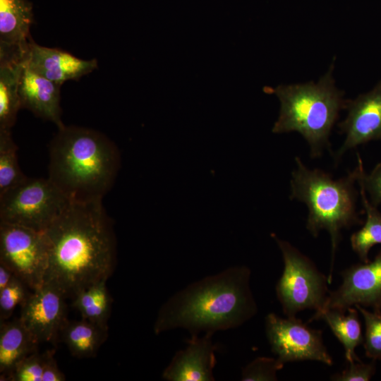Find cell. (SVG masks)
<instances>
[{"label": "cell", "instance_id": "obj_1", "mask_svg": "<svg viewBox=\"0 0 381 381\" xmlns=\"http://www.w3.org/2000/svg\"><path fill=\"white\" fill-rule=\"evenodd\" d=\"M43 233L48 249L44 284L66 297L111 274L116 242L102 201L70 202Z\"/></svg>", "mask_w": 381, "mask_h": 381}, {"label": "cell", "instance_id": "obj_2", "mask_svg": "<svg viewBox=\"0 0 381 381\" xmlns=\"http://www.w3.org/2000/svg\"><path fill=\"white\" fill-rule=\"evenodd\" d=\"M250 278L248 267L234 266L188 285L162 306L155 333L183 328L198 335L241 326L258 311Z\"/></svg>", "mask_w": 381, "mask_h": 381}, {"label": "cell", "instance_id": "obj_3", "mask_svg": "<svg viewBox=\"0 0 381 381\" xmlns=\"http://www.w3.org/2000/svg\"><path fill=\"white\" fill-rule=\"evenodd\" d=\"M120 166L116 145L93 129L64 125L49 143L48 178L70 202L102 201Z\"/></svg>", "mask_w": 381, "mask_h": 381}, {"label": "cell", "instance_id": "obj_4", "mask_svg": "<svg viewBox=\"0 0 381 381\" xmlns=\"http://www.w3.org/2000/svg\"><path fill=\"white\" fill-rule=\"evenodd\" d=\"M334 64L318 82L280 85L269 88L280 102L272 132H297L306 140L312 157H320L329 147L331 131L347 99L333 77Z\"/></svg>", "mask_w": 381, "mask_h": 381}, {"label": "cell", "instance_id": "obj_5", "mask_svg": "<svg viewBox=\"0 0 381 381\" xmlns=\"http://www.w3.org/2000/svg\"><path fill=\"white\" fill-rule=\"evenodd\" d=\"M296 168L291 174V198L305 203L308 213L306 228L317 237L326 230L331 239L332 265L328 277L332 280L335 253L343 229L361 223L357 212L358 193L356 168L346 176L334 179L331 174L318 169H310L295 158Z\"/></svg>", "mask_w": 381, "mask_h": 381}, {"label": "cell", "instance_id": "obj_6", "mask_svg": "<svg viewBox=\"0 0 381 381\" xmlns=\"http://www.w3.org/2000/svg\"><path fill=\"white\" fill-rule=\"evenodd\" d=\"M70 201L47 177H26L0 195V222L44 232Z\"/></svg>", "mask_w": 381, "mask_h": 381}, {"label": "cell", "instance_id": "obj_7", "mask_svg": "<svg viewBox=\"0 0 381 381\" xmlns=\"http://www.w3.org/2000/svg\"><path fill=\"white\" fill-rule=\"evenodd\" d=\"M272 237L281 250L283 273L276 285L277 297L287 317L305 309L322 308L328 296L327 278L307 256L288 241Z\"/></svg>", "mask_w": 381, "mask_h": 381}, {"label": "cell", "instance_id": "obj_8", "mask_svg": "<svg viewBox=\"0 0 381 381\" xmlns=\"http://www.w3.org/2000/svg\"><path fill=\"white\" fill-rule=\"evenodd\" d=\"M0 262L35 291L44 282L48 249L43 232L0 222Z\"/></svg>", "mask_w": 381, "mask_h": 381}, {"label": "cell", "instance_id": "obj_9", "mask_svg": "<svg viewBox=\"0 0 381 381\" xmlns=\"http://www.w3.org/2000/svg\"><path fill=\"white\" fill-rule=\"evenodd\" d=\"M265 324L271 350L282 364L301 361L333 364L321 331L310 328L296 317L283 318L274 313L265 317Z\"/></svg>", "mask_w": 381, "mask_h": 381}, {"label": "cell", "instance_id": "obj_10", "mask_svg": "<svg viewBox=\"0 0 381 381\" xmlns=\"http://www.w3.org/2000/svg\"><path fill=\"white\" fill-rule=\"evenodd\" d=\"M341 275L342 284L328 294L320 310L345 311L356 305L381 310V250L373 261L353 265L342 271Z\"/></svg>", "mask_w": 381, "mask_h": 381}, {"label": "cell", "instance_id": "obj_11", "mask_svg": "<svg viewBox=\"0 0 381 381\" xmlns=\"http://www.w3.org/2000/svg\"><path fill=\"white\" fill-rule=\"evenodd\" d=\"M347 114L339 127L345 135L337 151V161L347 151L373 140H381V80L369 92L347 99Z\"/></svg>", "mask_w": 381, "mask_h": 381}, {"label": "cell", "instance_id": "obj_12", "mask_svg": "<svg viewBox=\"0 0 381 381\" xmlns=\"http://www.w3.org/2000/svg\"><path fill=\"white\" fill-rule=\"evenodd\" d=\"M66 298L56 287L44 283L21 305L19 319L38 344L53 341L61 330Z\"/></svg>", "mask_w": 381, "mask_h": 381}, {"label": "cell", "instance_id": "obj_13", "mask_svg": "<svg viewBox=\"0 0 381 381\" xmlns=\"http://www.w3.org/2000/svg\"><path fill=\"white\" fill-rule=\"evenodd\" d=\"M212 335L210 332L202 337L191 335L186 347L175 353L162 377L167 381H214L217 346Z\"/></svg>", "mask_w": 381, "mask_h": 381}, {"label": "cell", "instance_id": "obj_14", "mask_svg": "<svg viewBox=\"0 0 381 381\" xmlns=\"http://www.w3.org/2000/svg\"><path fill=\"white\" fill-rule=\"evenodd\" d=\"M25 60L32 70L61 85L69 80H77L97 68L95 59H81L59 49L40 46L33 40Z\"/></svg>", "mask_w": 381, "mask_h": 381}, {"label": "cell", "instance_id": "obj_15", "mask_svg": "<svg viewBox=\"0 0 381 381\" xmlns=\"http://www.w3.org/2000/svg\"><path fill=\"white\" fill-rule=\"evenodd\" d=\"M61 86L32 70L25 60L18 89L21 108L51 121L58 128L62 127L64 124L60 106Z\"/></svg>", "mask_w": 381, "mask_h": 381}, {"label": "cell", "instance_id": "obj_16", "mask_svg": "<svg viewBox=\"0 0 381 381\" xmlns=\"http://www.w3.org/2000/svg\"><path fill=\"white\" fill-rule=\"evenodd\" d=\"M27 52L0 49V130H11L21 109L18 89Z\"/></svg>", "mask_w": 381, "mask_h": 381}, {"label": "cell", "instance_id": "obj_17", "mask_svg": "<svg viewBox=\"0 0 381 381\" xmlns=\"http://www.w3.org/2000/svg\"><path fill=\"white\" fill-rule=\"evenodd\" d=\"M33 22L32 4L28 0H0V48L28 51Z\"/></svg>", "mask_w": 381, "mask_h": 381}, {"label": "cell", "instance_id": "obj_18", "mask_svg": "<svg viewBox=\"0 0 381 381\" xmlns=\"http://www.w3.org/2000/svg\"><path fill=\"white\" fill-rule=\"evenodd\" d=\"M38 344L19 318L11 322L1 321V380H7L16 365L24 358L36 351Z\"/></svg>", "mask_w": 381, "mask_h": 381}, {"label": "cell", "instance_id": "obj_19", "mask_svg": "<svg viewBox=\"0 0 381 381\" xmlns=\"http://www.w3.org/2000/svg\"><path fill=\"white\" fill-rule=\"evenodd\" d=\"M346 310V314H345L346 310L336 309L316 311L310 321L322 319L327 323L343 345L345 357L349 363L358 359L355 349L363 343L364 337L357 308L350 307Z\"/></svg>", "mask_w": 381, "mask_h": 381}, {"label": "cell", "instance_id": "obj_20", "mask_svg": "<svg viewBox=\"0 0 381 381\" xmlns=\"http://www.w3.org/2000/svg\"><path fill=\"white\" fill-rule=\"evenodd\" d=\"M61 332L64 341L69 351L78 358L94 356L107 335V329L84 319L65 322Z\"/></svg>", "mask_w": 381, "mask_h": 381}, {"label": "cell", "instance_id": "obj_21", "mask_svg": "<svg viewBox=\"0 0 381 381\" xmlns=\"http://www.w3.org/2000/svg\"><path fill=\"white\" fill-rule=\"evenodd\" d=\"M107 281L95 283L79 291L73 296V306L83 319L107 329L111 298L106 286Z\"/></svg>", "mask_w": 381, "mask_h": 381}, {"label": "cell", "instance_id": "obj_22", "mask_svg": "<svg viewBox=\"0 0 381 381\" xmlns=\"http://www.w3.org/2000/svg\"><path fill=\"white\" fill-rule=\"evenodd\" d=\"M360 194L366 214V219L363 226L351 236V246L361 262L369 261L368 254L370 248L381 244V212L369 200L362 183L357 181Z\"/></svg>", "mask_w": 381, "mask_h": 381}, {"label": "cell", "instance_id": "obj_23", "mask_svg": "<svg viewBox=\"0 0 381 381\" xmlns=\"http://www.w3.org/2000/svg\"><path fill=\"white\" fill-rule=\"evenodd\" d=\"M17 151L11 130H0V195L27 177L20 168Z\"/></svg>", "mask_w": 381, "mask_h": 381}, {"label": "cell", "instance_id": "obj_24", "mask_svg": "<svg viewBox=\"0 0 381 381\" xmlns=\"http://www.w3.org/2000/svg\"><path fill=\"white\" fill-rule=\"evenodd\" d=\"M355 307L361 313L365 322V332L363 339L367 357L374 361L381 360V310H367L363 306Z\"/></svg>", "mask_w": 381, "mask_h": 381}, {"label": "cell", "instance_id": "obj_25", "mask_svg": "<svg viewBox=\"0 0 381 381\" xmlns=\"http://www.w3.org/2000/svg\"><path fill=\"white\" fill-rule=\"evenodd\" d=\"M27 288V285L15 276L6 287L0 290L1 321L8 319L16 307L24 303L28 296Z\"/></svg>", "mask_w": 381, "mask_h": 381}, {"label": "cell", "instance_id": "obj_26", "mask_svg": "<svg viewBox=\"0 0 381 381\" xmlns=\"http://www.w3.org/2000/svg\"><path fill=\"white\" fill-rule=\"evenodd\" d=\"M277 358L258 357L242 369L243 381H274L277 380V373L283 368Z\"/></svg>", "mask_w": 381, "mask_h": 381}, {"label": "cell", "instance_id": "obj_27", "mask_svg": "<svg viewBox=\"0 0 381 381\" xmlns=\"http://www.w3.org/2000/svg\"><path fill=\"white\" fill-rule=\"evenodd\" d=\"M45 355L35 351L14 368L7 380L10 381H42Z\"/></svg>", "mask_w": 381, "mask_h": 381}, {"label": "cell", "instance_id": "obj_28", "mask_svg": "<svg viewBox=\"0 0 381 381\" xmlns=\"http://www.w3.org/2000/svg\"><path fill=\"white\" fill-rule=\"evenodd\" d=\"M356 170L357 181L362 183L366 193L370 196L371 203L377 206L381 203V162L378 163L370 172L366 173L362 159L358 155V166Z\"/></svg>", "mask_w": 381, "mask_h": 381}, {"label": "cell", "instance_id": "obj_29", "mask_svg": "<svg viewBox=\"0 0 381 381\" xmlns=\"http://www.w3.org/2000/svg\"><path fill=\"white\" fill-rule=\"evenodd\" d=\"M376 370L375 361L364 363L359 359L349 362V365L339 373L331 377L334 381H368Z\"/></svg>", "mask_w": 381, "mask_h": 381}, {"label": "cell", "instance_id": "obj_30", "mask_svg": "<svg viewBox=\"0 0 381 381\" xmlns=\"http://www.w3.org/2000/svg\"><path fill=\"white\" fill-rule=\"evenodd\" d=\"M44 365L42 373V381H64L66 377L59 368L54 357L53 351L44 353Z\"/></svg>", "mask_w": 381, "mask_h": 381}, {"label": "cell", "instance_id": "obj_31", "mask_svg": "<svg viewBox=\"0 0 381 381\" xmlns=\"http://www.w3.org/2000/svg\"><path fill=\"white\" fill-rule=\"evenodd\" d=\"M15 276L6 265L0 262V290L6 287Z\"/></svg>", "mask_w": 381, "mask_h": 381}]
</instances>
